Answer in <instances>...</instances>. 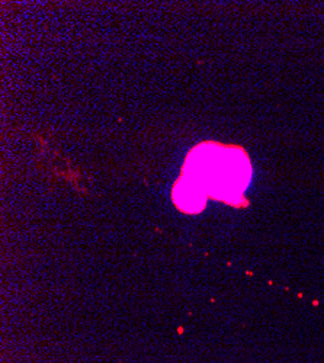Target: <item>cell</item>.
<instances>
[{"label":"cell","mask_w":324,"mask_h":363,"mask_svg":"<svg viewBox=\"0 0 324 363\" xmlns=\"http://www.w3.org/2000/svg\"><path fill=\"white\" fill-rule=\"evenodd\" d=\"M192 167L186 170L190 180L199 185L205 193L227 202L239 199L249 183L250 164L239 148L202 145L188 158Z\"/></svg>","instance_id":"6da1fadb"},{"label":"cell","mask_w":324,"mask_h":363,"mask_svg":"<svg viewBox=\"0 0 324 363\" xmlns=\"http://www.w3.org/2000/svg\"><path fill=\"white\" fill-rule=\"evenodd\" d=\"M205 190L190 179L182 180L174 189V201L180 209L188 212H198L205 205Z\"/></svg>","instance_id":"7a4b0ae2"}]
</instances>
